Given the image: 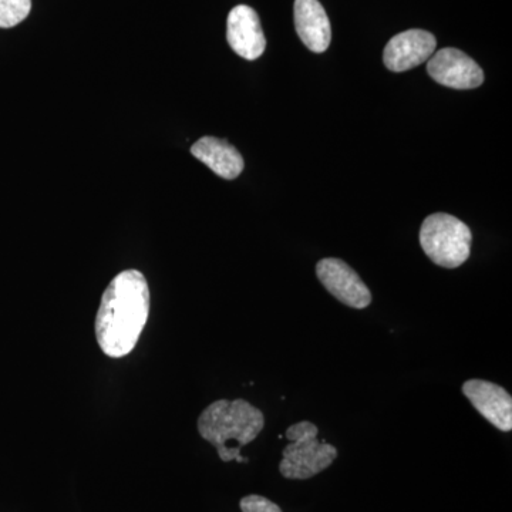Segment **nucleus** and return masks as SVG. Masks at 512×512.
I'll list each match as a JSON object with an SVG mask.
<instances>
[{"label":"nucleus","mask_w":512,"mask_h":512,"mask_svg":"<svg viewBox=\"0 0 512 512\" xmlns=\"http://www.w3.org/2000/svg\"><path fill=\"white\" fill-rule=\"evenodd\" d=\"M293 18L299 39L313 53L328 50L332 40V28L325 8L319 0H295Z\"/></svg>","instance_id":"9d476101"},{"label":"nucleus","mask_w":512,"mask_h":512,"mask_svg":"<svg viewBox=\"0 0 512 512\" xmlns=\"http://www.w3.org/2000/svg\"><path fill=\"white\" fill-rule=\"evenodd\" d=\"M242 512H282L279 505L272 503L268 498L262 497V495H247L242 498L239 503Z\"/></svg>","instance_id":"ddd939ff"},{"label":"nucleus","mask_w":512,"mask_h":512,"mask_svg":"<svg viewBox=\"0 0 512 512\" xmlns=\"http://www.w3.org/2000/svg\"><path fill=\"white\" fill-rule=\"evenodd\" d=\"M227 39L231 49L244 59L264 55L266 39L258 13L247 5L235 6L228 15Z\"/></svg>","instance_id":"1a4fd4ad"},{"label":"nucleus","mask_w":512,"mask_h":512,"mask_svg":"<svg viewBox=\"0 0 512 512\" xmlns=\"http://www.w3.org/2000/svg\"><path fill=\"white\" fill-rule=\"evenodd\" d=\"M150 315V289L146 276L136 269L120 272L101 296L96 339L104 355L120 359L130 355L146 328Z\"/></svg>","instance_id":"f257e3e1"},{"label":"nucleus","mask_w":512,"mask_h":512,"mask_svg":"<svg viewBox=\"0 0 512 512\" xmlns=\"http://www.w3.org/2000/svg\"><path fill=\"white\" fill-rule=\"evenodd\" d=\"M191 154L225 180H235L244 170V158L241 153L221 138H200L191 147Z\"/></svg>","instance_id":"9b49d317"},{"label":"nucleus","mask_w":512,"mask_h":512,"mask_svg":"<svg viewBox=\"0 0 512 512\" xmlns=\"http://www.w3.org/2000/svg\"><path fill=\"white\" fill-rule=\"evenodd\" d=\"M464 396L474 409L498 430H512V399L510 393L487 380H468L463 384Z\"/></svg>","instance_id":"6e6552de"},{"label":"nucleus","mask_w":512,"mask_h":512,"mask_svg":"<svg viewBox=\"0 0 512 512\" xmlns=\"http://www.w3.org/2000/svg\"><path fill=\"white\" fill-rule=\"evenodd\" d=\"M316 275L338 301L350 308L365 309L372 303V293L365 282L342 259H322L316 265Z\"/></svg>","instance_id":"423d86ee"},{"label":"nucleus","mask_w":512,"mask_h":512,"mask_svg":"<svg viewBox=\"0 0 512 512\" xmlns=\"http://www.w3.org/2000/svg\"><path fill=\"white\" fill-rule=\"evenodd\" d=\"M431 79L456 90L477 89L484 82V72L477 62L461 50L446 47L427 60Z\"/></svg>","instance_id":"39448f33"},{"label":"nucleus","mask_w":512,"mask_h":512,"mask_svg":"<svg viewBox=\"0 0 512 512\" xmlns=\"http://www.w3.org/2000/svg\"><path fill=\"white\" fill-rule=\"evenodd\" d=\"M437 40L430 32L406 30L390 39L384 47L383 60L387 69L400 73L426 63L436 52Z\"/></svg>","instance_id":"0eeeda50"},{"label":"nucleus","mask_w":512,"mask_h":512,"mask_svg":"<svg viewBox=\"0 0 512 512\" xmlns=\"http://www.w3.org/2000/svg\"><path fill=\"white\" fill-rule=\"evenodd\" d=\"M473 234L463 221L453 215H430L420 229V245L434 264L458 268L470 258Z\"/></svg>","instance_id":"20e7f679"},{"label":"nucleus","mask_w":512,"mask_h":512,"mask_svg":"<svg viewBox=\"0 0 512 512\" xmlns=\"http://www.w3.org/2000/svg\"><path fill=\"white\" fill-rule=\"evenodd\" d=\"M265 426V416L244 399L217 400L198 417V433L217 448L224 463H248L241 448L252 443Z\"/></svg>","instance_id":"f03ea898"},{"label":"nucleus","mask_w":512,"mask_h":512,"mask_svg":"<svg viewBox=\"0 0 512 512\" xmlns=\"http://www.w3.org/2000/svg\"><path fill=\"white\" fill-rule=\"evenodd\" d=\"M32 0H0V28L9 29L28 18Z\"/></svg>","instance_id":"f8f14e48"},{"label":"nucleus","mask_w":512,"mask_h":512,"mask_svg":"<svg viewBox=\"0 0 512 512\" xmlns=\"http://www.w3.org/2000/svg\"><path fill=\"white\" fill-rule=\"evenodd\" d=\"M318 427L311 421H299L286 430L288 446L282 451L279 473L288 480H309L332 466L338 448L318 440Z\"/></svg>","instance_id":"7ed1b4c3"}]
</instances>
